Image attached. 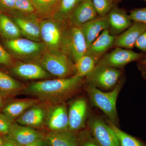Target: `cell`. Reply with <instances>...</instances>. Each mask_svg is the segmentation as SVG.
Returning <instances> with one entry per match:
<instances>
[{
    "label": "cell",
    "instance_id": "b9f144b4",
    "mask_svg": "<svg viewBox=\"0 0 146 146\" xmlns=\"http://www.w3.org/2000/svg\"><path fill=\"white\" fill-rule=\"evenodd\" d=\"M145 1H146V0H145Z\"/></svg>",
    "mask_w": 146,
    "mask_h": 146
},
{
    "label": "cell",
    "instance_id": "4316f807",
    "mask_svg": "<svg viewBox=\"0 0 146 146\" xmlns=\"http://www.w3.org/2000/svg\"><path fill=\"white\" fill-rule=\"evenodd\" d=\"M83 0H61L60 6L53 18L58 21H68L69 16Z\"/></svg>",
    "mask_w": 146,
    "mask_h": 146
},
{
    "label": "cell",
    "instance_id": "ac0fdd59",
    "mask_svg": "<svg viewBox=\"0 0 146 146\" xmlns=\"http://www.w3.org/2000/svg\"><path fill=\"white\" fill-rule=\"evenodd\" d=\"M146 29V25L133 22L122 34L117 36L114 46L116 47L131 49L135 46L138 38Z\"/></svg>",
    "mask_w": 146,
    "mask_h": 146
},
{
    "label": "cell",
    "instance_id": "f1b7e54d",
    "mask_svg": "<svg viewBox=\"0 0 146 146\" xmlns=\"http://www.w3.org/2000/svg\"><path fill=\"white\" fill-rule=\"evenodd\" d=\"M99 16H105L113 7L114 0H91Z\"/></svg>",
    "mask_w": 146,
    "mask_h": 146
},
{
    "label": "cell",
    "instance_id": "ab89813d",
    "mask_svg": "<svg viewBox=\"0 0 146 146\" xmlns=\"http://www.w3.org/2000/svg\"><path fill=\"white\" fill-rule=\"evenodd\" d=\"M4 136V135L0 134V146H2V145L3 138Z\"/></svg>",
    "mask_w": 146,
    "mask_h": 146
},
{
    "label": "cell",
    "instance_id": "52a82bcc",
    "mask_svg": "<svg viewBox=\"0 0 146 146\" xmlns=\"http://www.w3.org/2000/svg\"><path fill=\"white\" fill-rule=\"evenodd\" d=\"M121 75V72L119 69L97 64L85 77L88 84L99 89L109 90L116 86Z\"/></svg>",
    "mask_w": 146,
    "mask_h": 146
},
{
    "label": "cell",
    "instance_id": "7c38bea8",
    "mask_svg": "<svg viewBox=\"0 0 146 146\" xmlns=\"http://www.w3.org/2000/svg\"><path fill=\"white\" fill-rule=\"evenodd\" d=\"M87 112L88 106L85 98L80 97L74 100L68 110V130L74 132L83 128L85 127Z\"/></svg>",
    "mask_w": 146,
    "mask_h": 146
},
{
    "label": "cell",
    "instance_id": "cb8c5ba5",
    "mask_svg": "<svg viewBox=\"0 0 146 146\" xmlns=\"http://www.w3.org/2000/svg\"><path fill=\"white\" fill-rule=\"evenodd\" d=\"M41 19L53 18L60 6L61 0H30Z\"/></svg>",
    "mask_w": 146,
    "mask_h": 146
},
{
    "label": "cell",
    "instance_id": "484cf974",
    "mask_svg": "<svg viewBox=\"0 0 146 146\" xmlns=\"http://www.w3.org/2000/svg\"><path fill=\"white\" fill-rule=\"evenodd\" d=\"M99 60L88 54H85L75 63L77 74L84 78L92 72Z\"/></svg>",
    "mask_w": 146,
    "mask_h": 146
},
{
    "label": "cell",
    "instance_id": "4dcf8cb0",
    "mask_svg": "<svg viewBox=\"0 0 146 146\" xmlns=\"http://www.w3.org/2000/svg\"><path fill=\"white\" fill-rule=\"evenodd\" d=\"M129 16L133 22L146 25V7L133 9Z\"/></svg>",
    "mask_w": 146,
    "mask_h": 146
},
{
    "label": "cell",
    "instance_id": "f546056e",
    "mask_svg": "<svg viewBox=\"0 0 146 146\" xmlns=\"http://www.w3.org/2000/svg\"><path fill=\"white\" fill-rule=\"evenodd\" d=\"M15 10L27 15L36 14V10L30 0H16Z\"/></svg>",
    "mask_w": 146,
    "mask_h": 146
},
{
    "label": "cell",
    "instance_id": "d590c367",
    "mask_svg": "<svg viewBox=\"0 0 146 146\" xmlns=\"http://www.w3.org/2000/svg\"><path fill=\"white\" fill-rule=\"evenodd\" d=\"M2 146H22L14 141L8 134L4 135Z\"/></svg>",
    "mask_w": 146,
    "mask_h": 146
},
{
    "label": "cell",
    "instance_id": "836d02e7",
    "mask_svg": "<svg viewBox=\"0 0 146 146\" xmlns=\"http://www.w3.org/2000/svg\"><path fill=\"white\" fill-rule=\"evenodd\" d=\"M16 0H0V13L10 12L15 10Z\"/></svg>",
    "mask_w": 146,
    "mask_h": 146
},
{
    "label": "cell",
    "instance_id": "8fae6325",
    "mask_svg": "<svg viewBox=\"0 0 146 146\" xmlns=\"http://www.w3.org/2000/svg\"><path fill=\"white\" fill-rule=\"evenodd\" d=\"M45 126L50 131L68 130V110L65 102L49 106L47 112Z\"/></svg>",
    "mask_w": 146,
    "mask_h": 146
},
{
    "label": "cell",
    "instance_id": "4fadbf2b",
    "mask_svg": "<svg viewBox=\"0 0 146 146\" xmlns=\"http://www.w3.org/2000/svg\"><path fill=\"white\" fill-rule=\"evenodd\" d=\"M50 106L40 102L29 108L15 121L21 125L39 128L45 125L47 112Z\"/></svg>",
    "mask_w": 146,
    "mask_h": 146
},
{
    "label": "cell",
    "instance_id": "d6986e66",
    "mask_svg": "<svg viewBox=\"0 0 146 146\" xmlns=\"http://www.w3.org/2000/svg\"><path fill=\"white\" fill-rule=\"evenodd\" d=\"M107 17L109 24V31L112 35H117L121 33L132 24V21L126 12L117 7H113Z\"/></svg>",
    "mask_w": 146,
    "mask_h": 146
},
{
    "label": "cell",
    "instance_id": "e0dca14e",
    "mask_svg": "<svg viewBox=\"0 0 146 146\" xmlns=\"http://www.w3.org/2000/svg\"><path fill=\"white\" fill-rule=\"evenodd\" d=\"M80 27L85 38L88 48L101 33L105 30L109 29V24L107 16H98Z\"/></svg>",
    "mask_w": 146,
    "mask_h": 146
},
{
    "label": "cell",
    "instance_id": "6da1fadb",
    "mask_svg": "<svg viewBox=\"0 0 146 146\" xmlns=\"http://www.w3.org/2000/svg\"><path fill=\"white\" fill-rule=\"evenodd\" d=\"M84 78L76 74L65 78L42 80L27 85L23 94L51 106L65 102L78 91Z\"/></svg>",
    "mask_w": 146,
    "mask_h": 146
},
{
    "label": "cell",
    "instance_id": "9c48e42d",
    "mask_svg": "<svg viewBox=\"0 0 146 146\" xmlns=\"http://www.w3.org/2000/svg\"><path fill=\"white\" fill-rule=\"evenodd\" d=\"M11 71L16 76L27 80L48 79L52 76L39 63L18 61L13 63Z\"/></svg>",
    "mask_w": 146,
    "mask_h": 146
},
{
    "label": "cell",
    "instance_id": "3957f363",
    "mask_svg": "<svg viewBox=\"0 0 146 146\" xmlns=\"http://www.w3.org/2000/svg\"><path fill=\"white\" fill-rule=\"evenodd\" d=\"M5 44L19 61L39 63L42 55L47 50L42 42L19 38L6 40Z\"/></svg>",
    "mask_w": 146,
    "mask_h": 146
},
{
    "label": "cell",
    "instance_id": "d4e9b609",
    "mask_svg": "<svg viewBox=\"0 0 146 146\" xmlns=\"http://www.w3.org/2000/svg\"><path fill=\"white\" fill-rule=\"evenodd\" d=\"M0 35L6 40H12L21 38V30L18 25L4 13H0Z\"/></svg>",
    "mask_w": 146,
    "mask_h": 146
},
{
    "label": "cell",
    "instance_id": "f35d334b",
    "mask_svg": "<svg viewBox=\"0 0 146 146\" xmlns=\"http://www.w3.org/2000/svg\"><path fill=\"white\" fill-rule=\"evenodd\" d=\"M7 100L0 93V112H2L3 108L4 107Z\"/></svg>",
    "mask_w": 146,
    "mask_h": 146
},
{
    "label": "cell",
    "instance_id": "44dd1931",
    "mask_svg": "<svg viewBox=\"0 0 146 146\" xmlns=\"http://www.w3.org/2000/svg\"><path fill=\"white\" fill-rule=\"evenodd\" d=\"M117 36L110 34L109 29L105 30L90 45L86 53L93 56L99 61L103 54L114 45Z\"/></svg>",
    "mask_w": 146,
    "mask_h": 146
},
{
    "label": "cell",
    "instance_id": "1f68e13d",
    "mask_svg": "<svg viewBox=\"0 0 146 146\" xmlns=\"http://www.w3.org/2000/svg\"><path fill=\"white\" fill-rule=\"evenodd\" d=\"M14 121L2 112H0V134L5 135L8 134L11 126Z\"/></svg>",
    "mask_w": 146,
    "mask_h": 146
},
{
    "label": "cell",
    "instance_id": "7402d4cb",
    "mask_svg": "<svg viewBox=\"0 0 146 146\" xmlns=\"http://www.w3.org/2000/svg\"><path fill=\"white\" fill-rule=\"evenodd\" d=\"M26 86L0 70V93L7 100L23 94Z\"/></svg>",
    "mask_w": 146,
    "mask_h": 146
},
{
    "label": "cell",
    "instance_id": "83f0119b",
    "mask_svg": "<svg viewBox=\"0 0 146 146\" xmlns=\"http://www.w3.org/2000/svg\"><path fill=\"white\" fill-rule=\"evenodd\" d=\"M107 123L115 132L120 146H145L141 141L119 129L116 125L109 120Z\"/></svg>",
    "mask_w": 146,
    "mask_h": 146
},
{
    "label": "cell",
    "instance_id": "8992f818",
    "mask_svg": "<svg viewBox=\"0 0 146 146\" xmlns=\"http://www.w3.org/2000/svg\"><path fill=\"white\" fill-rule=\"evenodd\" d=\"M69 25L68 21L63 22L54 18L41 20V39L47 50L60 52L63 35Z\"/></svg>",
    "mask_w": 146,
    "mask_h": 146
},
{
    "label": "cell",
    "instance_id": "9a60e30c",
    "mask_svg": "<svg viewBox=\"0 0 146 146\" xmlns=\"http://www.w3.org/2000/svg\"><path fill=\"white\" fill-rule=\"evenodd\" d=\"M7 134L22 146L44 139L46 136V134L41 131L21 125L16 121L13 122Z\"/></svg>",
    "mask_w": 146,
    "mask_h": 146
},
{
    "label": "cell",
    "instance_id": "8d00e7d4",
    "mask_svg": "<svg viewBox=\"0 0 146 146\" xmlns=\"http://www.w3.org/2000/svg\"><path fill=\"white\" fill-rule=\"evenodd\" d=\"M24 146H51L49 141L46 139L38 140Z\"/></svg>",
    "mask_w": 146,
    "mask_h": 146
},
{
    "label": "cell",
    "instance_id": "74e56055",
    "mask_svg": "<svg viewBox=\"0 0 146 146\" xmlns=\"http://www.w3.org/2000/svg\"><path fill=\"white\" fill-rule=\"evenodd\" d=\"M85 141L83 142L82 146H100L97 144L94 138L87 136Z\"/></svg>",
    "mask_w": 146,
    "mask_h": 146
},
{
    "label": "cell",
    "instance_id": "5b68a950",
    "mask_svg": "<svg viewBox=\"0 0 146 146\" xmlns=\"http://www.w3.org/2000/svg\"><path fill=\"white\" fill-rule=\"evenodd\" d=\"M88 49L84 36L80 27L69 24L63 35L60 51L75 63Z\"/></svg>",
    "mask_w": 146,
    "mask_h": 146
},
{
    "label": "cell",
    "instance_id": "30bf717a",
    "mask_svg": "<svg viewBox=\"0 0 146 146\" xmlns=\"http://www.w3.org/2000/svg\"><path fill=\"white\" fill-rule=\"evenodd\" d=\"M141 56V54L131 50L116 47L101 58L98 65L117 69L140 59Z\"/></svg>",
    "mask_w": 146,
    "mask_h": 146
},
{
    "label": "cell",
    "instance_id": "d6a6232c",
    "mask_svg": "<svg viewBox=\"0 0 146 146\" xmlns=\"http://www.w3.org/2000/svg\"><path fill=\"white\" fill-rule=\"evenodd\" d=\"M13 63L12 56L0 44V65L11 67Z\"/></svg>",
    "mask_w": 146,
    "mask_h": 146
},
{
    "label": "cell",
    "instance_id": "277c9868",
    "mask_svg": "<svg viewBox=\"0 0 146 146\" xmlns=\"http://www.w3.org/2000/svg\"><path fill=\"white\" fill-rule=\"evenodd\" d=\"M39 63L50 74L57 78H68L77 74L75 63L60 52L46 51Z\"/></svg>",
    "mask_w": 146,
    "mask_h": 146
},
{
    "label": "cell",
    "instance_id": "e575fe53",
    "mask_svg": "<svg viewBox=\"0 0 146 146\" xmlns=\"http://www.w3.org/2000/svg\"><path fill=\"white\" fill-rule=\"evenodd\" d=\"M135 46L138 49L146 52V29L138 38Z\"/></svg>",
    "mask_w": 146,
    "mask_h": 146
},
{
    "label": "cell",
    "instance_id": "60d3db41",
    "mask_svg": "<svg viewBox=\"0 0 146 146\" xmlns=\"http://www.w3.org/2000/svg\"><path fill=\"white\" fill-rule=\"evenodd\" d=\"M143 63L144 64H146V57L144 59L143 61Z\"/></svg>",
    "mask_w": 146,
    "mask_h": 146
},
{
    "label": "cell",
    "instance_id": "ffe728a7",
    "mask_svg": "<svg viewBox=\"0 0 146 146\" xmlns=\"http://www.w3.org/2000/svg\"><path fill=\"white\" fill-rule=\"evenodd\" d=\"M39 103L34 98L12 100L7 102L1 112L15 121L28 109Z\"/></svg>",
    "mask_w": 146,
    "mask_h": 146
},
{
    "label": "cell",
    "instance_id": "2e32d148",
    "mask_svg": "<svg viewBox=\"0 0 146 146\" xmlns=\"http://www.w3.org/2000/svg\"><path fill=\"white\" fill-rule=\"evenodd\" d=\"M91 0H83L73 11L68 18L70 25L80 27L98 16Z\"/></svg>",
    "mask_w": 146,
    "mask_h": 146
},
{
    "label": "cell",
    "instance_id": "603a6c76",
    "mask_svg": "<svg viewBox=\"0 0 146 146\" xmlns=\"http://www.w3.org/2000/svg\"><path fill=\"white\" fill-rule=\"evenodd\" d=\"M46 138L51 146H79L77 138L69 130L49 131Z\"/></svg>",
    "mask_w": 146,
    "mask_h": 146
},
{
    "label": "cell",
    "instance_id": "5bb4252c",
    "mask_svg": "<svg viewBox=\"0 0 146 146\" xmlns=\"http://www.w3.org/2000/svg\"><path fill=\"white\" fill-rule=\"evenodd\" d=\"M21 30L23 36L37 42H42L41 36L42 19L35 14L16 16L12 18Z\"/></svg>",
    "mask_w": 146,
    "mask_h": 146
},
{
    "label": "cell",
    "instance_id": "ba28073f",
    "mask_svg": "<svg viewBox=\"0 0 146 146\" xmlns=\"http://www.w3.org/2000/svg\"><path fill=\"white\" fill-rule=\"evenodd\" d=\"M88 125L94 140L100 146H120L115 132L100 117H91Z\"/></svg>",
    "mask_w": 146,
    "mask_h": 146
},
{
    "label": "cell",
    "instance_id": "7a4b0ae2",
    "mask_svg": "<svg viewBox=\"0 0 146 146\" xmlns=\"http://www.w3.org/2000/svg\"><path fill=\"white\" fill-rule=\"evenodd\" d=\"M123 85V80L119 81L114 89L108 92H103L91 84H88L85 87L91 104L100 109L108 118L109 121L116 125L119 120L116 102Z\"/></svg>",
    "mask_w": 146,
    "mask_h": 146
}]
</instances>
